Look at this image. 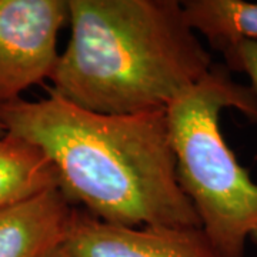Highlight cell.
Wrapping results in <instances>:
<instances>
[{"instance_id":"obj_3","label":"cell","mask_w":257,"mask_h":257,"mask_svg":"<svg viewBox=\"0 0 257 257\" xmlns=\"http://www.w3.org/2000/svg\"><path fill=\"white\" fill-rule=\"evenodd\" d=\"M234 109L257 121V97L224 64L213 63L166 109L176 175L200 229L223 257L257 247V183L223 136L220 114Z\"/></svg>"},{"instance_id":"obj_11","label":"cell","mask_w":257,"mask_h":257,"mask_svg":"<svg viewBox=\"0 0 257 257\" xmlns=\"http://www.w3.org/2000/svg\"><path fill=\"white\" fill-rule=\"evenodd\" d=\"M6 133V130H5V127H3V124H2V121H0V138L3 136Z\"/></svg>"},{"instance_id":"obj_4","label":"cell","mask_w":257,"mask_h":257,"mask_svg":"<svg viewBox=\"0 0 257 257\" xmlns=\"http://www.w3.org/2000/svg\"><path fill=\"white\" fill-rule=\"evenodd\" d=\"M69 18V0H0V106L50 79Z\"/></svg>"},{"instance_id":"obj_5","label":"cell","mask_w":257,"mask_h":257,"mask_svg":"<svg viewBox=\"0 0 257 257\" xmlns=\"http://www.w3.org/2000/svg\"><path fill=\"white\" fill-rule=\"evenodd\" d=\"M64 246L76 257H223L200 227H128L74 207Z\"/></svg>"},{"instance_id":"obj_8","label":"cell","mask_w":257,"mask_h":257,"mask_svg":"<svg viewBox=\"0 0 257 257\" xmlns=\"http://www.w3.org/2000/svg\"><path fill=\"white\" fill-rule=\"evenodd\" d=\"M182 5L193 30L220 53L239 40H257V2L187 0Z\"/></svg>"},{"instance_id":"obj_10","label":"cell","mask_w":257,"mask_h":257,"mask_svg":"<svg viewBox=\"0 0 257 257\" xmlns=\"http://www.w3.org/2000/svg\"><path fill=\"white\" fill-rule=\"evenodd\" d=\"M42 257H76V256H74L73 253H72L69 248L64 246V243H63V244H59L57 247L49 250L46 254H43Z\"/></svg>"},{"instance_id":"obj_9","label":"cell","mask_w":257,"mask_h":257,"mask_svg":"<svg viewBox=\"0 0 257 257\" xmlns=\"http://www.w3.org/2000/svg\"><path fill=\"white\" fill-rule=\"evenodd\" d=\"M221 55L224 66L230 72L244 73L250 80V87L257 97V40H239L226 47Z\"/></svg>"},{"instance_id":"obj_7","label":"cell","mask_w":257,"mask_h":257,"mask_svg":"<svg viewBox=\"0 0 257 257\" xmlns=\"http://www.w3.org/2000/svg\"><path fill=\"white\" fill-rule=\"evenodd\" d=\"M59 190V176L49 157L25 139L0 138V209Z\"/></svg>"},{"instance_id":"obj_6","label":"cell","mask_w":257,"mask_h":257,"mask_svg":"<svg viewBox=\"0 0 257 257\" xmlns=\"http://www.w3.org/2000/svg\"><path fill=\"white\" fill-rule=\"evenodd\" d=\"M73 211L60 190L0 209V257H42L63 244Z\"/></svg>"},{"instance_id":"obj_1","label":"cell","mask_w":257,"mask_h":257,"mask_svg":"<svg viewBox=\"0 0 257 257\" xmlns=\"http://www.w3.org/2000/svg\"><path fill=\"white\" fill-rule=\"evenodd\" d=\"M0 121L49 157L59 190L93 217L128 227H200L177 180L166 110L104 114L49 92L0 106Z\"/></svg>"},{"instance_id":"obj_2","label":"cell","mask_w":257,"mask_h":257,"mask_svg":"<svg viewBox=\"0 0 257 257\" xmlns=\"http://www.w3.org/2000/svg\"><path fill=\"white\" fill-rule=\"evenodd\" d=\"M70 37L52 92L86 110H166L213 66L176 0H69Z\"/></svg>"}]
</instances>
